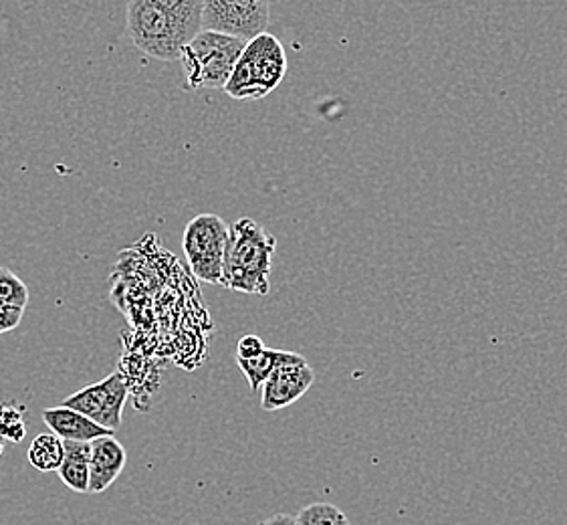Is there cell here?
<instances>
[{
    "label": "cell",
    "instance_id": "1",
    "mask_svg": "<svg viewBox=\"0 0 567 525\" xmlns=\"http://www.w3.org/2000/svg\"><path fill=\"white\" fill-rule=\"evenodd\" d=\"M125 11L134 45L159 61H178L203 31V0H132Z\"/></svg>",
    "mask_w": 567,
    "mask_h": 525
},
{
    "label": "cell",
    "instance_id": "2",
    "mask_svg": "<svg viewBox=\"0 0 567 525\" xmlns=\"http://www.w3.org/2000/svg\"><path fill=\"white\" fill-rule=\"evenodd\" d=\"M277 239L252 218L228 225L223 287L240 294L267 296L271 289L272 255Z\"/></svg>",
    "mask_w": 567,
    "mask_h": 525
},
{
    "label": "cell",
    "instance_id": "3",
    "mask_svg": "<svg viewBox=\"0 0 567 525\" xmlns=\"http://www.w3.org/2000/svg\"><path fill=\"white\" fill-rule=\"evenodd\" d=\"M247 43L227 34L200 31L182 49L178 61L188 90H225Z\"/></svg>",
    "mask_w": 567,
    "mask_h": 525
},
{
    "label": "cell",
    "instance_id": "4",
    "mask_svg": "<svg viewBox=\"0 0 567 525\" xmlns=\"http://www.w3.org/2000/svg\"><path fill=\"white\" fill-rule=\"evenodd\" d=\"M287 73V58L279 39L265 33L247 43L225 92L233 100H262L279 87Z\"/></svg>",
    "mask_w": 567,
    "mask_h": 525
},
{
    "label": "cell",
    "instance_id": "5",
    "mask_svg": "<svg viewBox=\"0 0 567 525\" xmlns=\"http://www.w3.org/2000/svg\"><path fill=\"white\" fill-rule=\"evenodd\" d=\"M228 225L218 215L194 217L182 235L184 255L198 281L223 287Z\"/></svg>",
    "mask_w": 567,
    "mask_h": 525
},
{
    "label": "cell",
    "instance_id": "6",
    "mask_svg": "<svg viewBox=\"0 0 567 525\" xmlns=\"http://www.w3.org/2000/svg\"><path fill=\"white\" fill-rule=\"evenodd\" d=\"M269 2L265 0H205L203 31L227 34L250 43L267 33Z\"/></svg>",
    "mask_w": 567,
    "mask_h": 525
},
{
    "label": "cell",
    "instance_id": "7",
    "mask_svg": "<svg viewBox=\"0 0 567 525\" xmlns=\"http://www.w3.org/2000/svg\"><path fill=\"white\" fill-rule=\"evenodd\" d=\"M125 400H127V384L122 372H114L103 378L102 382L90 384L68 397L63 400V406L80 412L105 431L115 433L122 424Z\"/></svg>",
    "mask_w": 567,
    "mask_h": 525
},
{
    "label": "cell",
    "instance_id": "8",
    "mask_svg": "<svg viewBox=\"0 0 567 525\" xmlns=\"http://www.w3.org/2000/svg\"><path fill=\"white\" fill-rule=\"evenodd\" d=\"M316 372L306 358L297 354L291 362L275 368L271 377L261 387L262 411H281L301 399L313 387Z\"/></svg>",
    "mask_w": 567,
    "mask_h": 525
},
{
    "label": "cell",
    "instance_id": "9",
    "mask_svg": "<svg viewBox=\"0 0 567 525\" xmlns=\"http://www.w3.org/2000/svg\"><path fill=\"white\" fill-rule=\"evenodd\" d=\"M90 493L107 492L127 463L124 445L115 436L91 441Z\"/></svg>",
    "mask_w": 567,
    "mask_h": 525
},
{
    "label": "cell",
    "instance_id": "10",
    "mask_svg": "<svg viewBox=\"0 0 567 525\" xmlns=\"http://www.w3.org/2000/svg\"><path fill=\"white\" fill-rule=\"evenodd\" d=\"M43 421L51 429V433L61 441L73 443H91L102 436H115L112 431H105L100 424L93 423L80 412L71 411L68 406H55L43 411Z\"/></svg>",
    "mask_w": 567,
    "mask_h": 525
},
{
    "label": "cell",
    "instance_id": "11",
    "mask_svg": "<svg viewBox=\"0 0 567 525\" xmlns=\"http://www.w3.org/2000/svg\"><path fill=\"white\" fill-rule=\"evenodd\" d=\"M65 457L59 467V477L71 492L90 493V443L63 441Z\"/></svg>",
    "mask_w": 567,
    "mask_h": 525
},
{
    "label": "cell",
    "instance_id": "12",
    "mask_svg": "<svg viewBox=\"0 0 567 525\" xmlns=\"http://www.w3.org/2000/svg\"><path fill=\"white\" fill-rule=\"evenodd\" d=\"M296 356L293 352L265 348V352L257 356V358H250V360H239L237 358V364L243 370V374L249 380L250 390L259 392L262 384L267 382V378L271 377L272 372H275V368L291 362Z\"/></svg>",
    "mask_w": 567,
    "mask_h": 525
},
{
    "label": "cell",
    "instance_id": "13",
    "mask_svg": "<svg viewBox=\"0 0 567 525\" xmlns=\"http://www.w3.org/2000/svg\"><path fill=\"white\" fill-rule=\"evenodd\" d=\"M63 457H65L63 441L53 433L37 434L33 443L29 446V453H27L31 467L41 471V473L59 471L61 463H63Z\"/></svg>",
    "mask_w": 567,
    "mask_h": 525
},
{
    "label": "cell",
    "instance_id": "14",
    "mask_svg": "<svg viewBox=\"0 0 567 525\" xmlns=\"http://www.w3.org/2000/svg\"><path fill=\"white\" fill-rule=\"evenodd\" d=\"M297 525H350L348 515L331 503L318 502L303 507L296 515Z\"/></svg>",
    "mask_w": 567,
    "mask_h": 525
},
{
    "label": "cell",
    "instance_id": "15",
    "mask_svg": "<svg viewBox=\"0 0 567 525\" xmlns=\"http://www.w3.org/2000/svg\"><path fill=\"white\" fill-rule=\"evenodd\" d=\"M27 436L24 409L12 402H0V439L11 443H23Z\"/></svg>",
    "mask_w": 567,
    "mask_h": 525
},
{
    "label": "cell",
    "instance_id": "16",
    "mask_svg": "<svg viewBox=\"0 0 567 525\" xmlns=\"http://www.w3.org/2000/svg\"><path fill=\"white\" fill-rule=\"evenodd\" d=\"M0 303L21 309L29 303V287L24 286L19 275L12 274L7 267H0Z\"/></svg>",
    "mask_w": 567,
    "mask_h": 525
},
{
    "label": "cell",
    "instance_id": "17",
    "mask_svg": "<svg viewBox=\"0 0 567 525\" xmlns=\"http://www.w3.org/2000/svg\"><path fill=\"white\" fill-rule=\"evenodd\" d=\"M265 352V343L259 336H243L237 343V358L239 360H250Z\"/></svg>",
    "mask_w": 567,
    "mask_h": 525
},
{
    "label": "cell",
    "instance_id": "18",
    "mask_svg": "<svg viewBox=\"0 0 567 525\" xmlns=\"http://www.w3.org/2000/svg\"><path fill=\"white\" fill-rule=\"evenodd\" d=\"M24 309L12 308V306H4L0 303V333L19 328V323L23 320Z\"/></svg>",
    "mask_w": 567,
    "mask_h": 525
},
{
    "label": "cell",
    "instance_id": "19",
    "mask_svg": "<svg viewBox=\"0 0 567 525\" xmlns=\"http://www.w3.org/2000/svg\"><path fill=\"white\" fill-rule=\"evenodd\" d=\"M259 525H297L296 517L289 514H275L271 517H267V519H262Z\"/></svg>",
    "mask_w": 567,
    "mask_h": 525
},
{
    "label": "cell",
    "instance_id": "20",
    "mask_svg": "<svg viewBox=\"0 0 567 525\" xmlns=\"http://www.w3.org/2000/svg\"><path fill=\"white\" fill-rule=\"evenodd\" d=\"M2 451H4V441L0 439V455H2Z\"/></svg>",
    "mask_w": 567,
    "mask_h": 525
}]
</instances>
